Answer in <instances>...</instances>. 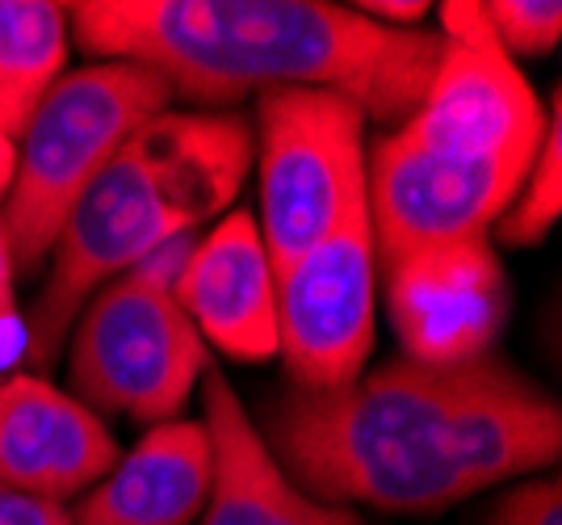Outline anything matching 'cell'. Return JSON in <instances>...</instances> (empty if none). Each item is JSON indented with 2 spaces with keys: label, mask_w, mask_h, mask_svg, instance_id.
Listing matches in <instances>:
<instances>
[{
  "label": "cell",
  "mask_w": 562,
  "mask_h": 525,
  "mask_svg": "<svg viewBox=\"0 0 562 525\" xmlns=\"http://www.w3.org/2000/svg\"><path fill=\"white\" fill-rule=\"evenodd\" d=\"M211 349L172 287L139 269L122 273L80 308L68 333L71 395L97 416L165 425L186 412Z\"/></svg>",
  "instance_id": "cell-5"
},
{
  "label": "cell",
  "mask_w": 562,
  "mask_h": 525,
  "mask_svg": "<svg viewBox=\"0 0 562 525\" xmlns=\"http://www.w3.org/2000/svg\"><path fill=\"white\" fill-rule=\"evenodd\" d=\"M0 525H71L68 504L30 496L22 488L0 483Z\"/></svg>",
  "instance_id": "cell-19"
},
{
  "label": "cell",
  "mask_w": 562,
  "mask_h": 525,
  "mask_svg": "<svg viewBox=\"0 0 562 525\" xmlns=\"http://www.w3.org/2000/svg\"><path fill=\"white\" fill-rule=\"evenodd\" d=\"M13 172H18V139L0 131V206H4V198H9Z\"/></svg>",
  "instance_id": "cell-22"
},
{
  "label": "cell",
  "mask_w": 562,
  "mask_h": 525,
  "mask_svg": "<svg viewBox=\"0 0 562 525\" xmlns=\"http://www.w3.org/2000/svg\"><path fill=\"white\" fill-rule=\"evenodd\" d=\"M117 462L110 425L43 375L0 379V483L68 504Z\"/></svg>",
  "instance_id": "cell-12"
},
{
  "label": "cell",
  "mask_w": 562,
  "mask_h": 525,
  "mask_svg": "<svg viewBox=\"0 0 562 525\" xmlns=\"http://www.w3.org/2000/svg\"><path fill=\"white\" fill-rule=\"evenodd\" d=\"M68 25L93 59L139 64L211 114L244 97L324 89L403 126L441 59V34L391 30L328 0H76Z\"/></svg>",
  "instance_id": "cell-2"
},
{
  "label": "cell",
  "mask_w": 562,
  "mask_h": 525,
  "mask_svg": "<svg viewBox=\"0 0 562 525\" xmlns=\"http://www.w3.org/2000/svg\"><path fill=\"white\" fill-rule=\"evenodd\" d=\"M378 328V253L357 202L303 257L278 269V358L299 391H336L366 375Z\"/></svg>",
  "instance_id": "cell-8"
},
{
  "label": "cell",
  "mask_w": 562,
  "mask_h": 525,
  "mask_svg": "<svg viewBox=\"0 0 562 525\" xmlns=\"http://www.w3.org/2000/svg\"><path fill=\"white\" fill-rule=\"evenodd\" d=\"M520 181L525 177L499 168L432 156L395 126L366 147V206L378 269H391L424 248L487 239L513 206Z\"/></svg>",
  "instance_id": "cell-9"
},
{
  "label": "cell",
  "mask_w": 562,
  "mask_h": 525,
  "mask_svg": "<svg viewBox=\"0 0 562 525\" xmlns=\"http://www.w3.org/2000/svg\"><path fill=\"white\" fill-rule=\"evenodd\" d=\"M398 131L446 160L513 177L529 172L546 135V110L516 59L495 47L483 4H441V59L416 114Z\"/></svg>",
  "instance_id": "cell-7"
},
{
  "label": "cell",
  "mask_w": 562,
  "mask_h": 525,
  "mask_svg": "<svg viewBox=\"0 0 562 525\" xmlns=\"http://www.w3.org/2000/svg\"><path fill=\"white\" fill-rule=\"evenodd\" d=\"M366 126L370 119L352 101L324 89L257 97L252 219L273 269L303 257L366 202Z\"/></svg>",
  "instance_id": "cell-6"
},
{
  "label": "cell",
  "mask_w": 562,
  "mask_h": 525,
  "mask_svg": "<svg viewBox=\"0 0 562 525\" xmlns=\"http://www.w3.org/2000/svg\"><path fill=\"white\" fill-rule=\"evenodd\" d=\"M252 168V122L211 110L147 119L97 172L47 257V282L30 311L25 361L47 370L80 308L156 248L227 215Z\"/></svg>",
  "instance_id": "cell-3"
},
{
  "label": "cell",
  "mask_w": 562,
  "mask_h": 525,
  "mask_svg": "<svg viewBox=\"0 0 562 525\" xmlns=\"http://www.w3.org/2000/svg\"><path fill=\"white\" fill-rule=\"evenodd\" d=\"M483 525H562L559 476H525L492 501Z\"/></svg>",
  "instance_id": "cell-18"
},
{
  "label": "cell",
  "mask_w": 562,
  "mask_h": 525,
  "mask_svg": "<svg viewBox=\"0 0 562 525\" xmlns=\"http://www.w3.org/2000/svg\"><path fill=\"white\" fill-rule=\"evenodd\" d=\"M265 442L306 496L424 517L559 462V400L495 354L467 366L391 358L336 391L290 387Z\"/></svg>",
  "instance_id": "cell-1"
},
{
  "label": "cell",
  "mask_w": 562,
  "mask_h": 525,
  "mask_svg": "<svg viewBox=\"0 0 562 525\" xmlns=\"http://www.w3.org/2000/svg\"><path fill=\"white\" fill-rule=\"evenodd\" d=\"M172 105L156 72L122 59H93L64 72L18 139V172L0 206L18 273L43 269L68 215L97 172L147 119Z\"/></svg>",
  "instance_id": "cell-4"
},
{
  "label": "cell",
  "mask_w": 562,
  "mask_h": 525,
  "mask_svg": "<svg viewBox=\"0 0 562 525\" xmlns=\"http://www.w3.org/2000/svg\"><path fill=\"white\" fill-rule=\"evenodd\" d=\"M211 492V433L202 421H165L97 479L71 525H193Z\"/></svg>",
  "instance_id": "cell-14"
},
{
  "label": "cell",
  "mask_w": 562,
  "mask_h": 525,
  "mask_svg": "<svg viewBox=\"0 0 562 525\" xmlns=\"http://www.w3.org/2000/svg\"><path fill=\"white\" fill-rule=\"evenodd\" d=\"M483 18L492 30L495 47L508 59L516 55H550L562 38L559 0H492L483 4Z\"/></svg>",
  "instance_id": "cell-17"
},
{
  "label": "cell",
  "mask_w": 562,
  "mask_h": 525,
  "mask_svg": "<svg viewBox=\"0 0 562 525\" xmlns=\"http://www.w3.org/2000/svg\"><path fill=\"white\" fill-rule=\"evenodd\" d=\"M172 294L206 349L248 366L278 358V269L252 211L235 206L193 239Z\"/></svg>",
  "instance_id": "cell-11"
},
{
  "label": "cell",
  "mask_w": 562,
  "mask_h": 525,
  "mask_svg": "<svg viewBox=\"0 0 562 525\" xmlns=\"http://www.w3.org/2000/svg\"><path fill=\"white\" fill-rule=\"evenodd\" d=\"M562 215V93L554 89L546 110V135L538 144V156L525 172L513 206L499 215L495 236L508 248H533L550 236V227Z\"/></svg>",
  "instance_id": "cell-16"
},
{
  "label": "cell",
  "mask_w": 562,
  "mask_h": 525,
  "mask_svg": "<svg viewBox=\"0 0 562 525\" xmlns=\"http://www.w3.org/2000/svg\"><path fill=\"white\" fill-rule=\"evenodd\" d=\"M382 278L403 358L420 366H467L487 358L508 324V273L492 239L424 248L382 269Z\"/></svg>",
  "instance_id": "cell-10"
},
{
  "label": "cell",
  "mask_w": 562,
  "mask_h": 525,
  "mask_svg": "<svg viewBox=\"0 0 562 525\" xmlns=\"http://www.w3.org/2000/svg\"><path fill=\"white\" fill-rule=\"evenodd\" d=\"M202 379V425L211 433L202 525H366L357 509L315 501L285 476L223 370L206 366Z\"/></svg>",
  "instance_id": "cell-13"
},
{
  "label": "cell",
  "mask_w": 562,
  "mask_h": 525,
  "mask_svg": "<svg viewBox=\"0 0 562 525\" xmlns=\"http://www.w3.org/2000/svg\"><path fill=\"white\" fill-rule=\"evenodd\" d=\"M68 4L0 0V131L22 139L38 105L68 72Z\"/></svg>",
  "instance_id": "cell-15"
},
{
  "label": "cell",
  "mask_w": 562,
  "mask_h": 525,
  "mask_svg": "<svg viewBox=\"0 0 562 525\" xmlns=\"http://www.w3.org/2000/svg\"><path fill=\"white\" fill-rule=\"evenodd\" d=\"M352 9L366 13L370 22L391 25V30H416V22L432 4H424V0H366V4H352Z\"/></svg>",
  "instance_id": "cell-20"
},
{
  "label": "cell",
  "mask_w": 562,
  "mask_h": 525,
  "mask_svg": "<svg viewBox=\"0 0 562 525\" xmlns=\"http://www.w3.org/2000/svg\"><path fill=\"white\" fill-rule=\"evenodd\" d=\"M13 308H18V261H13L9 236L0 227V324L13 315Z\"/></svg>",
  "instance_id": "cell-21"
}]
</instances>
